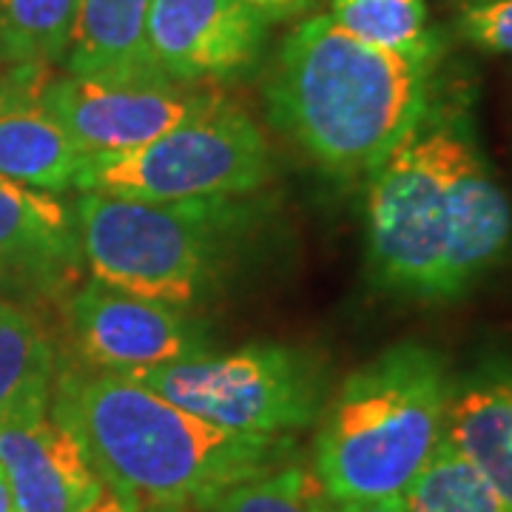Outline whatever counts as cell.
Segmentation results:
<instances>
[{
	"label": "cell",
	"instance_id": "1",
	"mask_svg": "<svg viewBox=\"0 0 512 512\" xmlns=\"http://www.w3.org/2000/svg\"><path fill=\"white\" fill-rule=\"evenodd\" d=\"M470 94L441 89L367 177V265L390 293L450 302L507 254L512 205L478 143Z\"/></svg>",
	"mask_w": 512,
	"mask_h": 512
},
{
	"label": "cell",
	"instance_id": "2",
	"mask_svg": "<svg viewBox=\"0 0 512 512\" xmlns=\"http://www.w3.org/2000/svg\"><path fill=\"white\" fill-rule=\"evenodd\" d=\"M52 413L86 450L100 481L137 512L205 510L242 481L291 456V436L225 430L137 379L69 370L52 387Z\"/></svg>",
	"mask_w": 512,
	"mask_h": 512
},
{
	"label": "cell",
	"instance_id": "3",
	"mask_svg": "<svg viewBox=\"0 0 512 512\" xmlns=\"http://www.w3.org/2000/svg\"><path fill=\"white\" fill-rule=\"evenodd\" d=\"M441 55L365 43L330 15L285 37L265 83L268 114L336 177H370L427 109Z\"/></svg>",
	"mask_w": 512,
	"mask_h": 512
},
{
	"label": "cell",
	"instance_id": "4",
	"mask_svg": "<svg viewBox=\"0 0 512 512\" xmlns=\"http://www.w3.org/2000/svg\"><path fill=\"white\" fill-rule=\"evenodd\" d=\"M450 387L444 356L421 342L356 367L316 419L311 473L330 501H399L444 441Z\"/></svg>",
	"mask_w": 512,
	"mask_h": 512
},
{
	"label": "cell",
	"instance_id": "5",
	"mask_svg": "<svg viewBox=\"0 0 512 512\" xmlns=\"http://www.w3.org/2000/svg\"><path fill=\"white\" fill-rule=\"evenodd\" d=\"M251 220L254 208L234 197L151 202L83 191L74 205L94 282L185 311L225 279Z\"/></svg>",
	"mask_w": 512,
	"mask_h": 512
},
{
	"label": "cell",
	"instance_id": "6",
	"mask_svg": "<svg viewBox=\"0 0 512 512\" xmlns=\"http://www.w3.org/2000/svg\"><path fill=\"white\" fill-rule=\"evenodd\" d=\"M271 174L265 134L245 111L220 100L148 146L83 157L74 188L151 202L217 200L259 191Z\"/></svg>",
	"mask_w": 512,
	"mask_h": 512
},
{
	"label": "cell",
	"instance_id": "7",
	"mask_svg": "<svg viewBox=\"0 0 512 512\" xmlns=\"http://www.w3.org/2000/svg\"><path fill=\"white\" fill-rule=\"evenodd\" d=\"M137 382L217 427L254 436L311 427L330 396L322 359L279 342L154 367Z\"/></svg>",
	"mask_w": 512,
	"mask_h": 512
},
{
	"label": "cell",
	"instance_id": "8",
	"mask_svg": "<svg viewBox=\"0 0 512 512\" xmlns=\"http://www.w3.org/2000/svg\"><path fill=\"white\" fill-rule=\"evenodd\" d=\"M43 103L72 137L83 157L126 154L148 146L214 109L220 94L205 92L197 83L157 77H46Z\"/></svg>",
	"mask_w": 512,
	"mask_h": 512
},
{
	"label": "cell",
	"instance_id": "9",
	"mask_svg": "<svg viewBox=\"0 0 512 512\" xmlns=\"http://www.w3.org/2000/svg\"><path fill=\"white\" fill-rule=\"evenodd\" d=\"M69 325L86 365L137 379L154 367L208 356L211 328L197 316L89 282L69 302Z\"/></svg>",
	"mask_w": 512,
	"mask_h": 512
},
{
	"label": "cell",
	"instance_id": "10",
	"mask_svg": "<svg viewBox=\"0 0 512 512\" xmlns=\"http://www.w3.org/2000/svg\"><path fill=\"white\" fill-rule=\"evenodd\" d=\"M265 32L268 18L251 0H151L146 43L165 77L202 83L251 69Z\"/></svg>",
	"mask_w": 512,
	"mask_h": 512
},
{
	"label": "cell",
	"instance_id": "11",
	"mask_svg": "<svg viewBox=\"0 0 512 512\" xmlns=\"http://www.w3.org/2000/svg\"><path fill=\"white\" fill-rule=\"evenodd\" d=\"M0 470L18 512H80L106 487L72 430L52 413V396L0 421Z\"/></svg>",
	"mask_w": 512,
	"mask_h": 512
},
{
	"label": "cell",
	"instance_id": "12",
	"mask_svg": "<svg viewBox=\"0 0 512 512\" xmlns=\"http://www.w3.org/2000/svg\"><path fill=\"white\" fill-rule=\"evenodd\" d=\"M74 211L52 191L0 177V288L52 291L77 271Z\"/></svg>",
	"mask_w": 512,
	"mask_h": 512
},
{
	"label": "cell",
	"instance_id": "13",
	"mask_svg": "<svg viewBox=\"0 0 512 512\" xmlns=\"http://www.w3.org/2000/svg\"><path fill=\"white\" fill-rule=\"evenodd\" d=\"M46 66H15L0 83V177L43 191L74 188L83 154L43 103Z\"/></svg>",
	"mask_w": 512,
	"mask_h": 512
},
{
	"label": "cell",
	"instance_id": "14",
	"mask_svg": "<svg viewBox=\"0 0 512 512\" xmlns=\"http://www.w3.org/2000/svg\"><path fill=\"white\" fill-rule=\"evenodd\" d=\"M444 441L512 507V359L453 376Z\"/></svg>",
	"mask_w": 512,
	"mask_h": 512
},
{
	"label": "cell",
	"instance_id": "15",
	"mask_svg": "<svg viewBox=\"0 0 512 512\" xmlns=\"http://www.w3.org/2000/svg\"><path fill=\"white\" fill-rule=\"evenodd\" d=\"M151 0H77L66 72L77 77H157L148 55Z\"/></svg>",
	"mask_w": 512,
	"mask_h": 512
},
{
	"label": "cell",
	"instance_id": "16",
	"mask_svg": "<svg viewBox=\"0 0 512 512\" xmlns=\"http://www.w3.org/2000/svg\"><path fill=\"white\" fill-rule=\"evenodd\" d=\"M55 387L52 342L26 313L0 299V421L23 404L49 399Z\"/></svg>",
	"mask_w": 512,
	"mask_h": 512
},
{
	"label": "cell",
	"instance_id": "17",
	"mask_svg": "<svg viewBox=\"0 0 512 512\" xmlns=\"http://www.w3.org/2000/svg\"><path fill=\"white\" fill-rule=\"evenodd\" d=\"M77 0H0V55L15 66H52L66 57Z\"/></svg>",
	"mask_w": 512,
	"mask_h": 512
},
{
	"label": "cell",
	"instance_id": "18",
	"mask_svg": "<svg viewBox=\"0 0 512 512\" xmlns=\"http://www.w3.org/2000/svg\"><path fill=\"white\" fill-rule=\"evenodd\" d=\"M330 18L373 46L404 55H441L427 0H333Z\"/></svg>",
	"mask_w": 512,
	"mask_h": 512
},
{
	"label": "cell",
	"instance_id": "19",
	"mask_svg": "<svg viewBox=\"0 0 512 512\" xmlns=\"http://www.w3.org/2000/svg\"><path fill=\"white\" fill-rule=\"evenodd\" d=\"M404 512H512L476 467L441 441L433 458L399 498Z\"/></svg>",
	"mask_w": 512,
	"mask_h": 512
},
{
	"label": "cell",
	"instance_id": "20",
	"mask_svg": "<svg viewBox=\"0 0 512 512\" xmlns=\"http://www.w3.org/2000/svg\"><path fill=\"white\" fill-rule=\"evenodd\" d=\"M330 498L308 470L276 467L214 498L205 512H328Z\"/></svg>",
	"mask_w": 512,
	"mask_h": 512
},
{
	"label": "cell",
	"instance_id": "21",
	"mask_svg": "<svg viewBox=\"0 0 512 512\" xmlns=\"http://www.w3.org/2000/svg\"><path fill=\"white\" fill-rule=\"evenodd\" d=\"M458 35L484 52L512 55V0L470 3L458 15Z\"/></svg>",
	"mask_w": 512,
	"mask_h": 512
},
{
	"label": "cell",
	"instance_id": "22",
	"mask_svg": "<svg viewBox=\"0 0 512 512\" xmlns=\"http://www.w3.org/2000/svg\"><path fill=\"white\" fill-rule=\"evenodd\" d=\"M80 512H137V507H131L123 495H117L109 487H103L92 504H86Z\"/></svg>",
	"mask_w": 512,
	"mask_h": 512
},
{
	"label": "cell",
	"instance_id": "23",
	"mask_svg": "<svg viewBox=\"0 0 512 512\" xmlns=\"http://www.w3.org/2000/svg\"><path fill=\"white\" fill-rule=\"evenodd\" d=\"M328 512H404L399 501H330Z\"/></svg>",
	"mask_w": 512,
	"mask_h": 512
},
{
	"label": "cell",
	"instance_id": "24",
	"mask_svg": "<svg viewBox=\"0 0 512 512\" xmlns=\"http://www.w3.org/2000/svg\"><path fill=\"white\" fill-rule=\"evenodd\" d=\"M251 3H254L265 18H279V15H288V12L302 9L311 0H251Z\"/></svg>",
	"mask_w": 512,
	"mask_h": 512
},
{
	"label": "cell",
	"instance_id": "25",
	"mask_svg": "<svg viewBox=\"0 0 512 512\" xmlns=\"http://www.w3.org/2000/svg\"><path fill=\"white\" fill-rule=\"evenodd\" d=\"M0 512H18L15 498H12V490H9V481L3 476V470H0Z\"/></svg>",
	"mask_w": 512,
	"mask_h": 512
},
{
	"label": "cell",
	"instance_id": "26",
	"mask_svg": "<svg viewBox=\"0 0 512 512\" xmlns=\"http://www.w3.org/2000/svg\"><path fill=\"white\" fill-rule=\"evenodd\" d=\"M148 512H185V510H148Z\"/></svg>",
	"mask_w": 512,
	"mask_h": 512
},
{
	"label": "cell",
	"instance_id": "27",
	"mask_svg": "<svg viewBox=\"0 0 512 512\" xmlns=\"http://www.w3.org/2000/svg\"><path fill=\"white\" fill-rule=\"evenodd\" d=\"M470 3H493V0H470Z\"/></svg>",
	"mask_w": 512,
	"mask_h": 512
},
{
	"label": "cell",
	"instance_id": "28",
	"mask_svg": "<svg viewBox=\"0 0 512 512\" xmlns=\"http://www.w3.org/2000/svg\"><path fill=\"white\" fill-rule=\"evenodd\" d=\"M0 63H3V55H0Z\"/></svg>",
	"mask_w": 512,
	"mask_h": 512
}]
</instances>
